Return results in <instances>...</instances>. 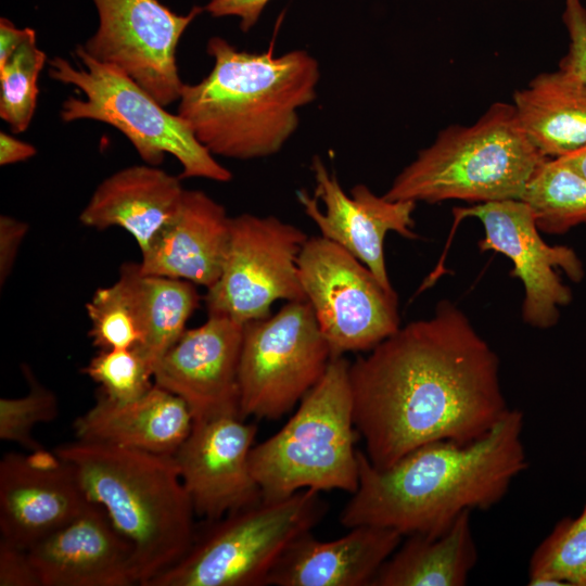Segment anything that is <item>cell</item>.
I'll list each match as a JSON object with an SVG mask.
<instances>
[{
    "label": "cell",
    "mask_w": 586,
    "mask_h": 586,
    "mask_svg": "<svg viewBox=\"0 0 586 586\" xmlns=\"http://www.w3.org/2000/svg\"><path fill=\"white\" fill-rule=\"evenodd\" d=\"M349 382L355 429L380 470L428 443L477 441L510 410L497 354L445 301L351 362Z\"/></svg>",
    "instance_id": "obj_1"
},
{
    "label": "cell",
    "mask_w": 586,
    "mask_h": 586,
    "mask_svg": "<svg viewBox=\"0 0 586 586\" xmlns=\"http://www.w3.org/2000/svg\"><path fill=\"white\" fill-rule=\"evenodd\" d=\"M523 429L522 411L510 408L477 441L428 443L383 470L357 449L359 483L340 523L388 527L403 536L442 535L463 512L500 502L526 470Z\"/></svg>",
    "instance_id": "obj_2"
},
{
    "label": "cell",
    "mask_w": 586,
    "mask_h": 586,
    "mask_svg": "<svg viewBox=\"0 0 586 586\" xmlns=\"http://www.w3.org/2000/svg\"><path fill=\"white\" fill-rule=\"evenodd\" d=\"M206 77L183 85L177 114L213 155L252 160L278 153L298 127L297 110L316 98L317 60L305 50L240 51L221 37L206 46Z\"/></svg>",
    "instance_id": "obj_3"
},
{
    "label": "cell",
    "mask_w": 586,
    "mask_h": 586,
    "mask_svg": "<svg viewBox=\"0 0 586 586\" xmlns=\"http://www.w3.org/2000/svg\"><path fill=\"white\" fill-rule=\"evenodd\" d=\"M53 453L74 468L89 500L131 543L139 585L189 550L195 513L173 455L84 440Z\"/></svg>",
    "instance_id": "obj_4"
},
{
    "label": "cell",
    "mask_w": 586,
    "mask_h": 586,
    "mask_svg": "<svg viewBox=\"0 0 586 586\" xmlns=\"http://www.w3.org/2000/svg\"><path fill=\"white\" fill-rule=\"evenodd\" d=\"M546 158L526 137L514 105L495 102L474 124L442 130L383 196L416 203L522 200Z\"/></svg>",
    "instance_id": "obj_5"
},
{
    "label": "cell",
    "mask_w": 586,
    "mask_h": 586,
    "mask_svg": "<svg viewBox=\"0 0 586 586\" xmlns=\"http://www.w3.org/2000/svg\"><path fill=\"white\" fill-rule=\"evenodd\" d=\"M349 365L344 356L331 358L286 423L252 447L250 469L264 498H283L306 488L356 492L358 433Z\"/></svg>",
    "instance_id": "obj_6"
},
{
    "label": "cell",
    "mask_w": 586,
    "mask_h": 586,
    "mask_svg": "<svg viewBox=\"0 0 586 586\" xmlns=\"http://www.w3.org/2000/svg\"><path fill=\"white\" fill-rule=\"evenodd\" d=\"M320 492L298 491L259 501L207 522L174 565L146 586H266L290 544L326 515Z\"/></svg>",
    "instance_id": "obj_7"
},
{
    "label": "cell",
    "mask_w": 586,
    "mask_h": 586,
    "mask_svg": "<svg viewBox=\"0 0 586 586\" xmlns=\"http://www.w3.org/2000/svg\"><path fill=\"white\" fill-rule=\"evenodd\" d=\"M74 53L77 67L61 56L49 61L53 80L75 86L85 95L68 97L62 103L63 122L91 119L116 128L149 165L157 166L171 154L181 164L180 179H232L231 171L214 158L178 114L169 113L122 69L92 59L81 46Z\"/></svg>",
    "instance_id": "obj_8"
},
{
    "label": "cell",
    "mask_w": 586,
    "mask_h": 586,
    "mask_svg": "<svg viewBox=\"0 0 586 586\" xmlns=\"http://www.w3.org/2000/svg\"><path fill=\"white\" fill-rule=\"evenodd\" d=\"M331 358L307 301L286 302L275 315L244 323L240 418H281L320 381Z\"/></svg>",
    "instance_id": "obj_9"
},
{
    "label": "cell",
    "mask_w": 586,
    "mask_h": 586,
    "mask_svg": "<svg viewBox=\"0 0 586 586\" xmlns=\"http://www.w3.org/2000/svg\"><path fill=\"white\" fill-rule=\"evenodd\" d=\"M297 269L332 358L369 352L400 328L396 292L385 290L336 243L321 235L308 238Z\"/></svg>",
    "instance_id": "obj_10"
},
{
    "label": "cell",
    "mask_w": 586,
    "mask_h": 586,
    "mask_svg": "<svg viewBox=\"0 0 586 586\" xmlns=\"http://www.w3.org/2000/svg\"><path fill=\"white\" fill-rule=\"evenodd\" d=\"M307 239L275 216L231 217L221 273L204 296L208 316L244 324L270 316L276 301H306L297 257Z\"/></svg>",
    "instance_id": "obj_11"
},
{
    "label": "cell",
    "mask_w": 586,
    "mask_h": 586,
    "mask_svg": "<svg viewBox=\"0 0 586 586\" xmlns=\"http://www.w3.org/2000/svg\"><path fill=\"white\" fill-rule=\"evenodd\" d=\"M95 33L81 44L92 59L126 73L163 106L179 101L184 82L176 61L187 27L204 8L179 15L158 0H92Z\"/></svg>",
    "instance_id": "obj_12"
},
{
    "label": "cell",
    "mask_w": 586,
    "mask_h": 586,
    "mask_svg": "<svg viewBox=\"0 0 586 586\" xmlns=\"http://www.w3.org/2000/svg\"><path fill=\"white\" fill-rule=\"evenodd\" d=\"M454 214L458 219L477 218L485 233L479 247L501 253L512 262L510 273L521 280L525 292L523 320L539 329L556 324L560 307L572 298L556 269H562L573 281L582 280L584 269L576 253L568 246L547 244L532 208L522 200L477 203L456 208Z\"/></svg>",
    "instance_id": "obj_13"
},
{
    "label": "cell",
    "mask_w": 586,
    "mask_h": 586,
    "mask_svg": "<svg viewBox=\"0 0 586 586\" xmlns=\"http://www.w3.org/2000/svg\"><path fill=\"white\" fill-rule=\"evenodd\" d=\"M256 433L235 416L193 421L173 456L195 515L212 522L263 498L249 460Z\"/></svg>",
    "instance_id": "obj_14"
},
{
    "label": "cell",
    "mask_w": 586,
    "mask_h": 586,
    "mask_svg": "<svg viewBox=\"0 0 586 586\" xmlns=\"http://www.w3.org/2000/svg\"><path fill=\"white\" fill-rule=\"evenodd\" d=\"M311 170L315 198L297 191L305 214L321 237L345 249L367 266L385 290L395 292L386 271L384 239L390 231L408 239L417 237L411 216L416 202L378 196L365 184H356L348 195L319 156L313 158Z\"/></svg>",
    "instance_id": "obj_15"
},
{
    "label": "cell",
    "mask_w": 586,
    "mask_h": 586,
    "mask_svg": "<svg viewBox=\"0 0 586 586\" xmlns=\"http://www.w3.org/2000/svg\"><path fill=\"white\" fill-rule=\"evenodd\" d=\"M243 324L208 316L187 329L153 369L154 384L179 396L193 421L240 417L239 361Z\"/></svg>",
    "instance_id": "obj_16"
},
{
    "label": "cell",
    "mask_w": 586,
    "mask_h": 586,
    "mask_svg": "<svg viewBox=\"0 0 586 586\" xmlns=\"http://www.w3.org/2000/svg\"><path fill=\"white\" fill-rule=\"evenodd\" d=\"M91 505L74 468L54 453L2 457L0 539L28 550Z\"/></svg>",
    "instance_id": "obj_17"
},
{
    "label": "cell",
    "mask_w": 586,
    "mask_h": 586,
    "mask_svg": "<svg viewBox=\"0 0 586 586\" xmlns=\"http://www.w3.org/2000/svg\"><path fill=\"white\" fill-rule=\"evenodd\" d=\"M28 552L41 586L139 585L131 543L94 502Z\"/></svg>",
    "instance_id": "obj_18"
},
{
    "label": "cell",
    "mask_w": 586,
    "mask_h": 586,
    "mask_svg": "<svg viewBox=\"0 0 586 586\" xmlns=\"http://www.w3.org/2000/svg\"><path fill=\"white\" fill-rule=\"evenodd\" d=\"M403 535L375 525H358L334 540L311 531L295 538L270 571L266 586H371Z\"/></svg>",
    "instance_id": "obj_19"
},
{
    "label": "cell",
    "mask_w": 586,
    "mask_h": 586,
    "mask_svg": "<svg viewBox=\"0 0 586 586\" xmlns=\"http://www.w3.org/2000/svg\"><path fill=\"white\" fill-rule=\"evenodd\" d=\"M230 222L221 204L186 189L175 215L141 253L140 270L211 288L221 273Z\"/></svg>",
    "instance_id": "obj_20"
},
{
    "label": "cell",
    "mask_w": 586,
    "mask_h": 586,
    "mask_svg": "<svg viewBox=\"0 0 586 586\" xmlns=\"http://www.w3.org/2000/svg\"><path fill=\"white\" fill-rule=\"evenodd\" d=\"M180 180L149 164L123 168L97 187L79 220L98 230H126L142 253L175 215L186 190Z\"/></svg>",
    "instance_id": "obj_21"
},
{
    "label": "cell",
    "mask_w": 586,
    "mask_h": 586,
    "mask_svg": "<svg viewBox=\"0 0 586 586\" xmlns=\"http://www.w3.org/2000/svg\"><path fill=\"white\" fill-rule=\"evenodd\" d=\"M193 417L177 395L154 384L143 396L119 403L99 394L73 423L77 440L174 455L188 437Z\"/></svg>",
    "instance_id": "obj_22"
},
{
    "label": "cell",
    "mask_w": 586,
    "mask_h": 586,
    "mask_svg": "<svg viewBox=\"0 0 586 586\" xmlns=\"http://www.w3.org/2000/svg\"><path fill=\"white\" fill-rule=\"evenodd\" d=\"M526 137L547 157L586 148V82L568 71L542 73L513 93Z\"/></svg>",
    "instance_id": "obj_23"
},
{
    "label": "cell",
    "mask_w": 586,
    "mask_h": 586,
    "mask_svg": "<svg viewBox=\"0 0 586 586\" xmlns=\"http://www.w3.org/2000/svg\"><path fill=\"white\" fill-rule=\"evenodd\" d=\"M390 556L371 586H463L477 562L471 511L438 536L413 534Z\"/></svg>",
    "instance_id": "obj_24"
},
{
    "label": "cell",
    "mask_w": 586,
    "mask_h": 586,
    "mask_svg": "<svg viewBox=\"0 0 586 586\" xmlns=\"http://www.w3.org/2000/svg\"><path fill=\"white\" fill-rule=\"evenodd\" d=\"M118 280L133 305L141 331L135 348L152 369L187 330L186 324L199 307L196 285L181 279L144 273L139 264L127 263Z\"/></svg>",
    "instance_id": "obj_25"
},
{
    "label": "cell",
    "mask_w": 586,
    "mask_h": 586,
    "mask_svg": "<svg viewBox=\"0 0 586 586\" xmlns=\"http://www.w3.org/2000/svg\"><path fill=\"white\" fill-rule=\"evenodd\" d=\"M539 230L563 233L586 224V178L561 158L547 157L523 194Z\"/></svg>",
    "instance_id": "obj_26"
},
{
    "label": "cell",
    "mask_w": 586,
    "mask_h": 586,
    "mask_svg": "<svg viewBox=\"0 0 586 586\" xmlns=\"http://www.w3.org/2000/svg\"><path fill=\"white\" fill-rule=\"evenodd\" d=\"M531 586H586V504L576 518H563L528 561Z\"/></svg>",
    "instance_id": "obj_27"
},
{
    "label": "cell",
    "mask_w": 586,
    "mask_h": 586,
    "mask_svg": "<svg viewBox=\"0 0 586 586\" xmlns=\"http://www.w3.org/2000/svg\"><path fill=\"white\" fill-rule=\"evenodd\" d=\"M47 60L31 29L20 47L0 64V117L14 133L25 131L34 117L38 77Z\"/></svg>",
    "instance_id": "obj_28"
},
{
    "label": "cell",
    "mask_w": 586,
    "mask_h": 586,
    "mask_svg": "<svg viewBox=\"0 0 586 586\" xmlns=\"http://www.w3.org/2000/svg\"><path fill=\"white\" fill-rule=\"evenodd\" d=\"M89 337L100 349L133 348L141 343V331L131 300L117 279L99 288L86 304Z\"/></svg>",
    "instance_id": "obj_29"
},
{
    "label": "cell",
    "mask_w": 586,
    "mask_h": 586,
    "mask_svg": "<svg viewBox=\"0 0 586 586\" xmlns=\"http://www.w3.org/2000/svg\"><path fill=\"white\" fill-rule=\"evenodd\" d=\"M107 398L126 403L146 394L154 385L153 369L133 348L100 349L82 368Z\"/></svg>",
    "instance_id": "obj_30"
},
{
    "label": "cell",
    "mask_w": 586,
    "mask_h": 586,
    "mask_svg": "<svg viewBox=\"0 0 586 586\" xmlns=\"http://www.w3.org/2000/svg\"><path fill=\"white\" fill-rule=\"evenodd\" d=\"M22 370L28 392L22 397L0 398V438L33 453L43 449L33 437L34 428L54 420L59 405L53 392L37 381L28 366L23 365Z\"/></svg>",
    "instance_id": "obj_31"
},
{
    "label": "cell",
    "mask_w": 586,
    "mask_h": 586,
    "mask_svg": "<svg viewBox=\"0 0 586 586\" xmlns=\"http://www.w3.org/2000/svg\"><path fill=\"white\" fill-rule=\"evenodd\" d=\"M562 20L566 26L570 44L559 68L573 73L586 82V9L581 0H564Z\"/></svg>",
    "instance_id": "obj_32"
},
{
    "label": "cell",
    "mask_w": 586,
    "mask_h": 586,
    "mask_svg": "<svg viewBox=\"0 0 586 586\" xmlns=\"http://www.w3.org/2000/svg\"><path fill=\"white\" fill-rule=\"evenodd\" d=\"M0 586H41L28 550L0 539Z\"/></svg>",
    "instance_id": "obj_33"
},
{
    "label": "cell",
    "mask_w": 586,
    "mask_h": 586,
    "mask_svg": "<svg viewBox=\"0 0 586 586\" xmlns=\"http://www.w3.org/2000/svg\"><path fill=\"white\" fill-rule=\"evenodd\" d=\"M28 224L8 215L0 216V284L3 286L14 267Z\"/></svg>",
    "instance_id": "obj_34"
},
{
    "label": "cell",
    "mask_w": 586,
    "mask_h": 586,
    "mask_svg": "<svg viewBox=\"0 0 586 586\" xmlns=\"http://www.w3.org/2000/svg\"><path fill=\"white\" fill-rule=\"evenodd\" d=\"M269 0H209L204 11L214 17L240 18L242 31H249L259 20Z\"/></svg>",
    "instance_id": "obj_35"
},
{
    "label": "cell",
    "mask_w": 586,
    "mask_h": 586,
    "mask_svg": "<svg viewBox=\"0 0 586 586\" xmlns=\"http://www.w3.org/2000/svg\"><path fill=\"white\" fill-rule=\"evenodd\" d=\"M33 144L22 141L8 132H0V165L7 166L27 161L36 155Z\"/></svg>",
    "instance_id": "obj_36"
},
{
    "label": "cell",
    "mask_w": 586,
    "mask_h": 586,
    "mask_svg": "<svg viewBox=\"0 0 586 586\" xmlns=\"http://www.w3.org/2000/svg\"><path fill=\"white\" fill-rule=\"evenodd\" d=\"M33 28H17L10 20H0V64L27 38Z\"/></svg>",
    "instance_id": "obj_37"
},
{
    "label": "cell",
    "mask_w": 586,
    "mask_h": 586,
    "mask_svg": "<svg viewBox=\"0 0 586 586\" xmlns=\"http://www.w3.org/2000/svg\"><path fill=\"white\" fill-rule=\"evenodd\" d=\"M559 158L563 160L571 168L586 178V148Z\"/></svg>",
    "instance_id": "obj_38"
}]
</instances>
